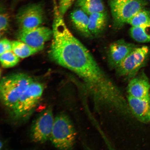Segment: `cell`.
<instances>
[{"instance_id":"cell-12","label":"cell","mask_w":150,"mask_h":150,"mask_svg":"<svg viewBox=\"0 0 150 150\" xmlns=\"http://www.w3.org/2000/svg\"><path fill=\"white\" fill-rule=\"evenodd\" d=\"M128 96L143 98L150 95V82L144 72H141L130 80L127 86Z\"/></svg>"},{"instance_id":"cell-13","label":"cell","mask_w":150,"mask_h":150,"mask_svg":"<svg viewBox=\"0 0 150 150\" xmlns=\"http://www.w3.org/2000/svg\"><path fill=\"white\" fill-rule=\"evenodd\" d=\"M85 12L78 8L73 11L70 18L73 24L78 30L87 38L93 36L89 29V16Z\"/></svg>"},{"instance_id":"cell-20","label":"cell","mask_w":150,"mask_h":150,"mask_svg":"<svg viewBox=\"0 0 150 150\" xmlns=\"http://www.w3.org/2000/svg\"><path fill=\"white\" fill-rule=\"evenodd\" d=\"M9 25L8 15L6 13L1 11L0 16V33L1 35H3L8 29Z\"/></svg>"},{"instance_id":"cell-1","label":"cell","mask_w":150,"mask_h":150,"mask_svg":"<svg viewBox=\"0 0 150 150\" xmlns=\"http://www.w3.org/2000/svg\"><path fill=\"white\" fill-rule=\"evenodd\" d=\"M53 35L49 54L52 61L76 73L86 89L95 91L104 87L108 77L88 50L75 37L66 25L56 1L54 2Z\"/></svg>"},{"instance_id":"cell-17","label":"cell","mask_w":150,"mask_h":150,"mask_svg":"<svg viewBox=\"0 0 150 150\" xmlns=\"http://www.w3.org/2000/svg\"><path fill=\"white\" fill-rule=\"evenodd\" d=\"M131 37L138 42H150V22L139 27H132L130 30Z\"/></svg>"},{"instance_id":"cell-2","label":"cell","mask_w":150,"mask_h":150,"mask_svg":"<svg viewBox=\"0 0 150 150\" xmlns=\"http://www.w3.org/2000/svg\"><path fill=\"white\" fill-rule=\"evenodd\" d=\"M33 81L30 76L23 73H16L4 77L0 85L1 98L3 104L12 110Z\"/></svg>"},{"instance_id":"cell-16","label":"cell","mask_w":150,"mask_h":150,"mask_svg":"<svg viewBox=\"0 0 150 150\" xmlns=\"http://www.w3.org/2000/svg\"><path fill=\"white\" fill-rule=\"evenodd\" d=\"M12 44V51L21 59L29 57L40 51L20 40L13 41Z\"/></svg>"},{"instance_id":"cell-5","label":"cell","mask_w":150,"mask_h":150,"mask_svg":"<svg viewBox=\"0 0 150 150\" xmlns=\"http://www.w3.org/2000/svg\"><path fill=\"white\" fill-rule=\"evenodd\" d=\"M149 53V49L147 46L136 47L115 69L117 75L130 80L145 65Z\"/></svg>"},{"instance_id":"cell-6","label":"cell","mask_w":150,"mask_h":150,"mask_svg":"<svg viewBox=\"0 0 150 150\" xmlns=\"http://www.w3.org/2000/svg\"><path fill=\"white\" fill-rule=\"evenodd\" d=\"M44 88L42 84L34 81L12 109L15 119L25 118L33 111L42 96Z\"/></svg>"},{"instance_id":"cell-15","label":"cell","mask_w":150,"mask_h":150,"mask_svg":"<svg viewBox=\"0 0 150 150\" xmlns=\"http://www.w3.org/2000/svg\"><path fill=\"white\" fill-rule=\"evenodd\" d=\"M76 6L88 16L95 13L105 12V7L102 0H77Z\"/></svg>"},{"instance_id":"cell-4","label":"cell","mask_w":150,"mask_h":150,"mask_svg":"<svg viewBox=\"0 0 150 150\" xmlns=\"http://www.w3.org/2000/svg\"><path fill=\"white\" fill-rule=\"evenodd\" d=\"M148 4L146 0H110L113 25L120 28Z\"/></svg>"},{"instance_id":"cell-8","label":"cell","mask_w":150,"mask_h":150,"mask_svg":"<svg viewBox=\"0 0 150 150\" xmlns=\"http://www.w3.org/2000/svg\"><path fill=\"white\" fill-rule=\"evenodd\" d=\"M54 118L51 108L45 110L37 117L31 131V137L34 142L43 144L50 140Z\"/></svg>"},{"instance_id":"cell-19","label":"cell","mask_w":150,"mask_h":150,"mask_svg":"<svg viewBox=\"0 0 150 150\" xmlns=\"http://www.w3.org/2000/svg\"><path fill=\"white\" fill-rule=\"evenodd\" d=\"M20 59L12 51L0 54V61L1 65L5 68L15 67L19 62Z\"/></svg>"},{"instance_id":"cell-10","label":"cell","mask_w":150,"mask_h":150,"mask_svg":"<svg viewBox=\"0 0 150 150\" xmlns=\"http://www.w3.org/2000/svg\"><path fill=\"white\" fill-rule=\"evenodd\" d=\"M137 47L134 44L127 42L122 39L112 42L110 45L108 52L110 67L115 69Z\"/></svg>"},{"instance_id":"cell-14","label":"cell","mask_w":150,"mask_h":150,"mask_svg":"<svg viewBox=\"0 0 150 150\" xmlns=\"http://www.w3.org/2000/svg\"><path fill=\"white\" fill-rule=\"evenodd\" d=\"M89 29L93 35H97L106 27L107 16L105 12H97L89 15Z\"/></svg>"},{"instance_id":"cell-23","label":"cell","mask_w":150,"mask_h":150,"mask_svg":"<svg viewBox=\"0 0 150 150\" xmlns=\"http://www.w3.org/2000/svg\"><path fill=\"white\" fill-rule=\"evenodd\" d=\"M149 1H150V0H149Z\"/></svg>"},{"instance_id":"cell-11","label":"cell","mask_w":150,"mask_h":150,"mask_svg":"<svg viewBox=\"0 0 150 150\" xmlns=\"http://www.w3.org/2000/svg\"><path fill=\"white\" fill-rule=\"evenodd\" d=\"M127 101L131 113L141 122H150V95L143 98L128 96Z\"/></svg>"},{"instance_id":"cell-18","label":"cell","mask_w":150,"mask_h":150,"mask_svg":"<svg viewBox=\"0 0 150 150\" xmlns=\"http://www.w3.org/2000/svg\"><path fill=\"white\" fill-rule=\"evenodd\" d=\"M150 22V11L144 8L135 15L127 23L132 27H139Z\"/></svg>"},{"instance_id":"cell-7","label":"cell","mask_w":150,"mask_h":150,"mask_svg":"<svg viewBox=\"0 0 150 150\" xmlns=\"http://www.w3.org/2000/svg\"><path fill=\"white\" fill-rule=\"evenodd\" d=\"M16 19L20 29L40 27L45 20L44 10L42 5L34 3L22 7L17 14Z\"/></svg>"},{"instance_id":"cell-9","label":"cell","mask_w":150,"mask_h":150,"mask_svg":"<svg viewBox=\"0 0 150 150\" xmlns=\"http://www.w3.org/2000/svg\"><path fill=\"white\" fill-rule=\"evenodd\" d=\"M52 30L40 26L32 29H20L18 38L19 40L40 51L44 48L46 42L52 38Z\"/></svg>"},{"instance_id":"cell-3","label":"cell","mask_w":150,"mask_h":150,"mask_svg":"<svg viewBox=\"0 0 150 150\" xmlns=\"http://www.w3.org/2000/svg\"><path fill=\"white\" fill-rule=\"evenodd\" d=\"M76 138V131L68 116L64 113L56 116L50 139L53 145L59 149H71Z\"/></svg>"},{"instance_id":"cell-22","label":"cell","mask_w":150,"mask_h":150,"mask_svg":"<svg viewBox=\"0 0 150 150\" xmlns=\"http://www.w3.org/2000/svg\"><path fill=\"white\" fill-rule=\"evenodd\" d=\"M12 51V42L8 39L4 38L0 42V54Z\"/></svg>"},{"instance_id":"cell-21","label":"cell","mask_w":150,"mask_h":150,"mask_svg":"<svg viewBox=\"0 0 150 150\" xmlns=\"http://www.w3.org/2000/svg\"><path fill=\"white\" fill-rule=\"evenodd\" d=\"M75 1V0H59L58 8L62 15L63 16H64Z\"/></svg>"}]
</instances>
